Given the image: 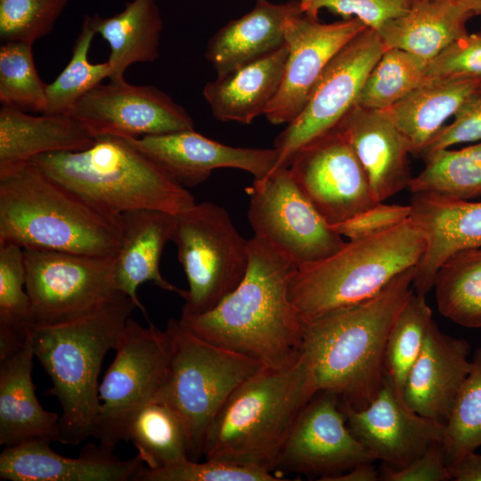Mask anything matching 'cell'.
I'll return each mask as SVG.
<instances>
[{
  "label": "cell",
  "instance_id": "obj_17",
  "mask_svg": "<svg viewBox=\"0 0 481 481\" xmlns=\"http://www.w3.org/2000/svg\"><path fill=\"white\" fill-rule=\"evenodd\" d=\"M375 461L353 435L338 397L318 391L296 422L283 448L275 472L319 476V480Z\"/></svg>",
  "mask_w": 481,
  "mask_h": 481
},
{
  "label": "cell",
  "instance_id": "obj_19",
  "mask_svg": "<svg viewBox=\"0 0 481 481\" xmlns=\"http://www.w3.org/2000/svg\"><path fill=\"white\" fill-rule=\"evenodd\" d=\"M125 139L185 188L201 183L218 168L240 169L261 179L273 171L279 158L274 147H233L194 129Z\"/></svg>",
  "mask_w": 481,
  "mask_h": 481
},
{
  "label": "cell",
  "instance_id": "obj_48",
  "mask_svg": "<svg viewBox=\"0 0 481 481\" xmlns=\"http://www.w3.org/2000/svg\"><path fill=\"white\" fill-rule=\"evenodd\" d=\"M451 479L456 481H481V455L476 451L462 455L448 464Z\"/></svg>",
  "mask_w": 481,
  "mask_h": 481
},
{
  "label": "cell",
  "instance_id": "obj_5",
  "mask_svg": "<svg viewBox=\"0 0 481 481\" xmlns=\"http://www.w3.org/2000/svg\"><path fill=\"white\" fill-rule=\"evenodd\" d=\"M135 308L130 298L123 297L72 321L31 326L35 357L52 381L46 394L55 396L61 408L60 443L78 444L94 436L102 363L116 348Z\"/></svg>",
  "mask_w": 481,
  "mask_h": 481
},
{
  "label": "cell",
  "instance_id": "obj_39",
  "mask_svg": "<svg viewBox=\"0 0 481 481\" xmlns=\"http://www.w3.org/2000/svg\"><path fill=\"white\" fill-rule=\"evenodd\" d=\"M481 446V346L445 422L443 447L447 464Z\"/></svg>",
  "mask_w": 481,
  "mask_h": 481
},
{
  "label": "cell",
  "instance_id": "obj_33",
  "mask_svg": "<svg viewBox=\"0 0 481 481\" xmlns=\"http://www.w3.org/2000/svg\"><path fill=\"white\" fill-rule=\"evenodd\" d=\"M26 289L23 249L0 244V360L10 357L25 344L33 325Z\"/></svg>",
  "mask_w": 481,
  "mask_h": 481
},
{
  "label": "cell",
  "instance_id": "obj_45",
  "mask_svg": "<svg viewBox=\"0 0 481 481\" xmlns=\"http://www.w3.org/2000/svg\"><path fill=\"white\" fill-rule=\"evenodd\" d=\"M481 141V85L466 99L453 120L444 126L425 148L420 157L453 145Z\"/></svg>",
  "mask_w": 481,
  "mask_h": 481
},
{
  "label": "cell",
  "instance_id": "obj_43",
  "mask_svg": "<svg viewBox=\"0 0 481 481\" xmlns=\"http://www.w3.org/2000/svg\"><path fill=\"white\" fill-rule=\"evenodd\" d=\"M304 13L319 19L322 9L343 20L356 18L377 32L388 20L408 11L411 0H299Z\"/></svg>",
  "mask_w": 481,
  "mask_h": 481
},
{
  "label": "cell",
  "instance_id": "obj_31",
  "mask_svg": "<svg viewBox=\"0 0 481 481\" xmlns=\"http://www.w3.org/2000/svg\"><path fill=\"white\" fill-rule=\"evenodd\" d=\"M91 21L110 46V81L124 80L131 64L159 58L163 21L156 0H132L120 12L110 17L96 13Z\"/></svg>",
  "mask_w": 481,
  "mask_h": 481
},
{
  "label": "cell",
  "instance_id": "obj_26",
  "mask_svg": "<svg viewBox=\"0 0 481 481\" xmlns=\"http://www.w3.org/2000/svg\"><path fill=\"white\" fill-rule=\"evenodd\" d=\"M301 12L299 0L279 4L258 1L250 12L210 37L204 56L217 76L227 74L283 46L286 20Z\"/></svg>",
  "mask_w": 481,
  "mask_h": 481
},
{
  "label": "cell",
  "instance_id": "obj_25",
  "mask_svg": "<svg viewBox=\"0 0 481 481\" xmlns=\"http://www.w3.org/2000/svg\"><path fill=\"white\" fill-rule=\"evenodd\" d=\"M34 357L29 331L24 346L0 360V444L4 447L61 442L60 416L45 410L36 395Z\"/></svg>",
  "mask_w": 481,
  "mask_h": 481
},
{
  "label": "cell",
  "instance_id": "obj_40",
  "mask_svg": "<svg viewBox=\"0 0 481 481\" xmlns=\"http://www.w3.org/2000/svg\"><path fill=\"white\" fill-rule=\"evenodd\" d=\"M45 88L36 69L32 44L4 43L0 47L1 105L44 113Z\"/></svg>",
  "mask_w": 481,
  "mask_h": 481
},
{
  "label": "cell",
  "instance_id": "obj_14",
  "mask_svg": "<svg viewBox=\"0 0 481 481\" xmlns=\"http://www.w3.org/2000/svg\"><path fill=\"white\" fill-rule=\"evenodd\" d=\"M289 167L330 226L379 203L354 150L337 127L300 148Z\"/></svg>",
  "mask_w": 481,
  "mask_h": 481
},
{
  "label": "cell",
  "instance_id": "obj_47",
  "mask_svg": "<svg viewBox=\"0 0 481 481\" xmlns=\"http://www.w3.org/2000/svg\"><path fill=\"white\" fill-rule=\"evenodd\" d=\"M379 479L385 481H447L451 480L442 444L431 445L422 455L400 469L383 465Z\"/></svg>",
  "mask_w": 481,
  "mask_h": 481
},
{
  "label": "cell",
  "instance_id": "obj_49",
  "mask_svg": "<svg viewBox=\"0 0 481 481\" xmlns=\"http://www.w3.org/2000/svg\"><path fill=\"white\" fill-rule=\"evenodd\" d=\"M379 479L378 470L372 464L363 463L344 473L329 477L325 481H376Z\"/></svg>",
  "mask_w": 481,
  "mask_h": 481
},
{
  "label": "cell",
  "instance_id": "obj_27",
  "mask_svg": "<svg viewBox=\"0 0 481 481\" xmlns=\"http://www.w3.org/2000/svg\"><path fill=\"white\" fill-rule=\"evenodd\" d=\"M95 139L69 114L0 108V176L42 154L85 150Z\"/></svg>",
  "mask_w": 481,
  "mask_h": 481
},
{
  "label": "cell",
  "instance_id": "obj_4",
  "mask_svg": "<svg viewBox=\"0 0 481 481\" xmlns=\"http://www.w3.org/2000/svg\"><path fill=\"white\" fill-rule=\"evenodd\" d=\"M116 257L119 216L105 214L28 162L0 176V244Z\"/></svg>",
  "mask_w": 481,
  "mask_h": 481
},
{
  "label": "cell",
  "instance_id": "obj_16",
  "mask_svg": "<svg viewBox=\"0 0 481 481\" xmlns=\"http://www.w3.org/2000/svg\"><path fill=\"white\" fill-rule=\"evenodd\" d=\"M366 28L356 18L323 23L304 12L289 17L284 24L288 55L280 87L264 114L266 119L273 125L292 122L330 61Z\"/></svg>",
  "mask_w": 481,
  "mask_h": 481
},
{
  "label": "cell",
  "instance_id": "obj_10",
  "mask_svg": "<svg viewBox=\"0 0 481 481\" xmlns=\"http://www.w3.org/2000/svg\"><path fill=\"white\" fill-rule=\"evenodd\" d=\"M167 330L149 322L143 327L131 317L115 348L116 355L99 387L100 408L94 437L113 451L128 441L131 423L155 397L170 356Z\"/></svg>",
  "mask_w": 481,
  "mask_h": 481
},
{
  "label": "cell",
  "instance_id": "obj_20",
  "mask_svg": "<svg viewBox=\"0 0 481 481\" xmlns=\"http://www.w3.org/2000/svg\"><path fill=\"white\" fill-rule=\"evenodd\" d=\"M411 219L422 233L425 251L415 266L412 286L426 296L435 275L452 253L481 247V201L472 202L434 192L412 193Z\"/></svg>",
  "mask_w": 481,
  "mask_h": 481
},
{
  "label": "cell",
  "instance_id": "obj_44",
  "mask_svg": "<svg viewBox=\"0 0 481 481\" xmlns=\"http://www.w3.org/2000/svg\"><path fill=\"white\" fill-rule=\"evenodd\" d=\"M481 80V30L469 32L428 61V78Z\"/></svg>",
  "mask_w": 481,
  "mask_h": 481
},
{
  "label": "cell",
  "instance_id": "obj_8",
  "mask_svg": "<svg viewBox=\"0 0 481 481\" xmlns=\"http://www.w3.org/2000/svg\"><path fill=\"white\" fill-rule=\"evenodd\" d=\"M165 329L170 338V356L153 399L167 404L179 417L188 458L199 461L208 428L224 403L240 385L265 367L197 336L179 320L169 319Z\"/></svg>",
  "mask_w": 481,
  "mask_h": 481
},
{
  "label": "cell",
  "instance_id": "obj_13",
  "mask_svg": "<svg viewBox=\"0 0 481 481\" xmlns=\"http://www.w3.org/2000/svg\"><path fill=\"white\" fill-rule=\"evenodd\" d=\"M386 49L379 33L366 28L334 55L300 114L274 140L279 158L273 171L289 167L300 148L339 123L356 104L369 73Z\"/></svg>",
  "mask_w": 481,
  "mask_h": 481
},
{
  "label": "cell",
  "instance_id": "obj_15",
  "mask_svg": "<svg viewBox=\"0 0 481 481\" xmlns=\"http://www.w3.org/2000/svg\"><path fill=\"white\" fill-rule=\"evenodd\" d=\"M69 115L94 139L194 129L192 117L169 95L155 86L131 85L125 79L99 85L75 104Z\"/></svg>",
  "mask_w": 481,
  "mask_h": 481
},
{
  "label": "cell",
  "instance_id": "obj_6",
  "mask_svg": "<svg viewBox=\"0 0 481 481\" xmlns=\"http://www.w3.org/2000/svg\"><path fill=\"white\" fill-rule=\"evenodd\" d=\"M94 208L114 216L138 209L180 214L193 195L125 138L102 136L90 147L29 161Z\"/></svg>",
  "mask_w": 481,
  "mask_h": 481
},
{
  "label": "cell",
  "instance_id": "obj_29",
  "mask_svg": "<svg viewBox=\"0 0 481 481\" xmlns=\"http://www.w3.org/2000/svg\"><path fill=\"white\" fill-rule=\"evenodd\" d=\"M481 80L428 78L401 101L380 110L405 138L410 152L419 156L453 117Z\"/></svg>",
  "mask_w": 481,
  "mask_h": 481
},
{
  "label": "cell",
  "instance_id": "obj_37",
  "mask_svg": "<svg viewBox=\"0 0 481 481\" xmlns=\"http://www.w3.org/2000/svg\"><path fill=\"white\" fill-rule=\"evenodd\" d=\"M95 34L91 16H85L69 63L52 83L46 85L45 114H69L85 94L110 77L111 67L108 61L91 63L88 59Z\"/></svg>",
  "mask_w": 481,
  "mask_h": 481
},
{
  "label": "cell",
  "instance_id": "obj_3",
  "mask_svg": "<svg viewBox=\"0 0 481 481\" xmlns=\"http://www.w3.org/2000/svg\"><path fill=\"white\" fill-rule=\"evenodd\" d=\"M318 391L305 353L289 368L263 369L224 403L207 433L203 457L274 472L296 422Z\"/></svg>",
  "mask_w": 481,
  "mask_h": 481
},
{
  "label": "cell",
  "instance_id": "obj_35",
  "mask_svg": "<svg viewBox=\"0 0 481 481\" xmlns=\"http://www.w3.org/2000/svg\"><path fill=\"white\" fill-rule=\"evenodd\" d=\"M425 167L410 190L434 192L462 200L481 196V141L459 150L443 149L423 158Z\"/></svg>",
  "mask_w": 481,
  "mask_h": 481
},
{
  "label": "cell",
  "instance_id": "obj_23",
  "mask_svg": "<svg viewBox=\"0 0 481 481\" xmlns=\"http://www.w3.org/2000/svg\"><path fill=\"white\" fill-rule=\"evenodd\" d=\"M335 127L354 150L377 201L410 186L408 143L382 111L355 105Z\"/></svg>",
  "mask_w": 481,
  "mask_h": 481
},
{
  "label": "cell",
  "instance_id": "obj_11",
  "mask_svg": "<svg viewBox=\"0 0 481 481\" xmlns=\"http://www.w3.org/2000/svg\"><path fill=\"white\" fill-rule=\"evenodd\" d=\"M33 325L61 323L127 297L116 286L115 257L23 249Z\"/></svg>",
  "mask_w": 481,
  "mask_h": 481
},
{
  "label": "cell",
  "instance_id": "obj_28",
  "mask_svg": "<svg viewBox=\"0 0 481 481\" xmlns=\"http://www.w3.org/2000/svg\"><path fill=\"white\" fill-rule=\"evenodd\" d=\"M287 55L285 44L269 54L208 82L203 95L214 118L221 122L249 125L265 114L280 87Z\"/></svg>",
  "mask_w": 481,
  "mask_h": 481
},
{
  "label": "cell",
  "instance_id": "obj_7",
  "mask_svg": "<svg viewBox=\"0 0 481 481\" xmlns=\"http://www.w3.org/2000/svg\"><path fill=\"white\" fill-rule=\"evenodd\" d=\"M425 249V239L411 218L349 240L334 254L298 267L289 283V298L303 322L355 306L415 267Z\"/></svg>",
  "mask_w": 481,
  "mask_h": 481
},
{
  "label": "cell",
  "instance_id": "obj_9",
  "mask_svg": "<svg viewBox=\"0 0 481 481\" xmlns=\"http://www.w3.org/2000/svg\"><path fill=\"white\" fill-rule=\"evenodd\" d=\"M189 289L182 314L206 313L243 280L249 264V240L236 229L228 212L209 201L175 215L172 240Z\"/></svg>",
  "mask_w": 481,
  "mask_h": 481
},
{
  "label": "cell",
  "instance_id": "obj_50",
  "mask_svg": "<svg viewBox=\"0 0 481 481\" xmlns=\"http://www.w3.org/2000/svg\"><path fill=\"white\" fill-rule=\"evenodd\" d=\"M448 1L467 10L473 16L481 15V0H448Z\"/></svg>",
  "mask_w": 481,
  "mask_h": 481
},
{
  "label": "cell",
  "instance_id": "obj_1",
  "mask_svg": "<svg viewBox=\"0 0 481 481\" xmlns=\"http://www.w3.org/2000/svg\"><path fill=\"white\" fill-rule=\"evenodd\" d=\"M249 264L240 285L213 309L181 315L197 336L282 370L304 353L305 326L289 294L298 266L264 240H249Z\"/></svg>",
  "mask_w": 481,
  "mask_h": 481
},
{
  "label": "cell",
  "instance_id": "obj_32",
  "mask_svg": "<svg viewBox=\"0 0 481 481\" xmlns=\"http://www.w3.org/2000/svg\"><path fill=\"white\" fill-rule=\"evenodd\" d=\"M439 313L466 328L481 327V247L458 250L434 280Z\"/></svg>",
  "mask_w": 481,
  "mask_h": 481
},
{
  "label": "cell",
  "instance_id": "obj_21",
  "mask_svg": "<svg viewBox=\"0 0 481 481\" xmlns=\"http://www.w3.org/2000/svg\"><path fill=\"white\" fill-rule=\"evenodd\" d=\"M37 441L4 447L0 479L9 481H137L144 463L136 455L123 461L101 444H86L77 458L56 453Z\"/></svg>",
  "mask_w": 481,
  "mask_h": 481
},
{
  "label": "cell",
  "instance_id": "obj_46",
  "mask_svg": "<svg viewBox=\"0 0 481 481\" xmlns=\"http://www.w3.org/2000/svg\"><path fill=\"white\" fill-rule=\"evenodd\" d=\"M411 214L410 205H387L379 202L331 227L348 240L359 239L391 229L409 219Z\"/></svg>",
  "mask_w": 481,
  "mask_h": 481
},
{
  "label": "cell",
  "instance_id": "obj_41",
  "mask_svg": "<svg viewBox=\"0 0 481 481\" xmlns=\"http://www.w3.org/2000/svg\"><path fill=\"white\" fill-rule=\"evenodd\" d=\"M69 0H0L3 43L33 44L48 35Z\"/></svg>",
  "mask_w": 481,
  "mask_h": 481
},
{
  "label": "cell",
  "instance_id": "obj_18",
  "mask_svg": "<svg viewBox=\"0 0 481 481\" xmlns=\"http://www.w3.org/2000/svg\"><path fill=\"white\" fill-rule=\"evenodd\" d=\"M340 408L353 435L387 467H405L431 445L443 444L445 424L411 410L386 375L368 406L355 410L340 404Z\"/></svg>",
  "mask_w": 481,
  "mask_h": 481
},
{
  "label": "cell",
  "instance_id": "obj_42",
  "mask_svg": "<svg viewBox=\"0 0 481 481\" xmlns=\"http://www.w3.org/2000/svg\"><path fill=\"white\" fill-rule=\"evenodd\" d=\"M282 476L265 469L232 462L184 459L175 464L150 469L145 466L137 481H281Z\"/></svg>",
  "mask_w": 481,
  "mask_h": 481
},
{
  "label": "cell",
  "instance_id": "obj_12",
  "mask_svg": "<svg viewBox=\"0 0 481 481\" xmlns=\"http://www.w3.org/2000/svg\"><path fill=\"white\" fill-rule=\"evenodd\" d=\"M248 217L260 238L301 267L340 249L346 241L321 216L295 180L289 167L255 179Z\"/></svg>",
  "mask_w": 481,
  "mask_h": 481
},
{
  "label": "cell",
  "instance_id": "obj_38",
  "mask_svg": "<svg viewBox=\"0 0 481 481\" xmlns=\"http://www.w3.org/2000/svg\"><path fill=\"white\" fill-rule=\"evenodd\" d=\"M432 321V312L426 296L414 291L401 309L388 334L384 356L385 375L401 395Z\"/></svg>",
  "mask_w": 481,
  "mask_h": 481
},
{
  "label": "cell",
  "instance_id": "obj_34",
  "mask_svg": "<svg viewBox=\"0 0 481 481\" xmlns=\"http://www.w3.org/2000/svg\"><path fill=\"white\" fill-rule=\"evenodd\" d=\"M128 441L150 469L188 458L186 434L179 417L159 400H151L137 413L129 427Z\"/></svg>",
  "mask_w": 481,
  "mask_h": 481
},
{
  "label": "cell",
  "instance_id": "obj_22",
  "mask_svg": "<svg viewBox=\"0 0 481 481\" xmlns=\"http://www.w3.org/2000/svg\"><path fill=\"white\" fill-rule=\"evenodd\" d=\"M469 352L467 340L442 332L432 321L404 383V404L418 414L445 424L470 371Z\"/></svg>",
  "mask_w": 481,
  "mask_h": 481
},
{
  "label": "cell",
  "instance_id": "obj_52",
  "mask_svg": "<svg viewBox=\"0 0 481 481\" xmlns=\"http://www.w3.org/2000/svg\"><path fill=\"white\" fill-rule=\"evenodd\" d=\"M258 1H264V0H256V2H258Z\"/></svg>",
  "mask_w": 481,
  "mask_h": 481
},
{
  "label": "cell",
  "instance_id": "obj_24",
  "mask_svg": "<svg viewBox=\"0 0 481 481\" xmlns=\"http://www.w3.org/2000/svg\"><path fill=\"white\" fill-rule=\"evenodd\" d=\"M119 222L121 244L113 268L118 289L130 298L144 314L145 309L137 296V289L143 282L151 281L184 298L186 290L167 281L159 269L164 247L172 240L175 215L162 210L138 209L121 214Z\"/></svg>",
  "mask_w": 481,
  "mask_h": 481
},
{
  "label": "cell",
  "instance_id": "obj_51",
  "mask_svg": "<svg viewBox=\"0 0 481 481\" xmlns=\"http://www.w3.org/2000/svg\"><path fill=\"white\" fill-rule=\"evenodd\" d=\"M416 1H419V0H411V4L413 3V2H416Z\"/></svg>",
  "mask_w": 481,
  "mask_h": 481
},
{
  "label": "cell",
  "instance_id": "obj_2",
  "mask_svg": "<svg viewBox=\"0 0 481 481\" xmlns=\"http://www.w3.org/2000/svg\"><path fill=\"white\" fill-rule=\"evenodd\" d=\"M415 267L395 276L371 298L304 322V353L319 391L361 410L384 385V356L391 328L414 292Z\"/></svg>",
  "mask_w": 481,
  "mask_h": 481
},
{
  "label": "cell",
  "instance_id": "obj_30",
  "mask_svg": "<svg viewBox=\"0 0 481 481\" xmlns=\"http://www.w3.org/2000/svg\"><path fill=\"white\" fill-rule=\"evenodd\" d=\"M473 15L448 0H419L378 31L386 48H397L430 61L465 36Z\"/></svg>",
  "mask_w": 481,
  "mask_h": 481
},
{
  "label": "cell",
  "instance_id": "obj_36",
  "mask_svg": "<svg viewBox=\"0 0 481 481\" xmlns=\"http://www.w3.org/2000/svg\"><path fill=\"white\" fill-rule=\"evenodd\" d=\"M428 61L409 52L387 48L369 73L355 105L384 110L428 78Z\"/></svg>",
  "mask_w": 481,
  "mask_h": 481
}]
</instances>
